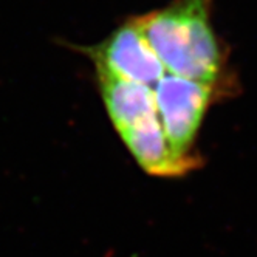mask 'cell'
<instances>
[{
	"label": "cell",
	"mask_w": 257,
	"mask_h": 257,
	"mask_svg": "<svg viewBox=\"0 0 257 257\" xmlns=\"http://www.w3.org/2000/svg\"><path fill=\"white\" fill-rule=\"evenodd\" d=\"M116 132L146 174L163 178H175L189 174L175 158L163 131L158 112L127 124Z\"/></svg>",
	"instance_id": "4"
},
{
	"label": "cell",
	"mask_w": 257,
	"mask_h": 257,
	"mask_svg": "<svg viewBox=\"0 0 257 257\" xmlns=\"http://www.w3.org/2000/svg\"><path fill=\"white\" fill-rule=\"evenodd\" d=\"M212 5L214 0H172L135 19L166 73L206 84L226 99L238 85L226 45L212 27Z\"/></svg>",
	"instance_id": "1"
},
{
	"label": "cell",
	"mask_w": 257,
	"mask_h": 257,
	"mask_svg": "<svg viewBox=\"0 0 257 257\" xmlns=\"http://www.w3.org/2000/svg\"><path fill=\"white\" fill-rule=\"evenodd\" d=\"M79 50L95 64L96 76L116 78L155 88L166 75V68L143 34L135 16L128 17L99 44Z\"/></svg>",
	"instance_id": "3"
},
{
	"label": "cell",
	"mask_w": 257,
	"mask_h": 257,
	"mask_svg": "<svg viewBox=\"0 0 257 257\" xmlns=\"http://www.w3.org/2000/svg\"><path fill=\"white\" fill-rule=\"evenodd\" d=\"M155 101L163 131L175 158L189 172L201 164L195 141L209 107L223 99L206 84L166 73L155 85Z\"/></svg>",
	"instance_id": "2"
}]
</instances>
